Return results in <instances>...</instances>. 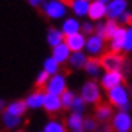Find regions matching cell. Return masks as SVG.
I'll list each match as a JSON object with an SVG mask.
<instances>
[{"instance_id": "44dd1931", "label": "cell", "mask_w": 132, "mask_h": 132, "mask_svg": "<svg viewBox=\"0 0 132 132\" xmlns=\"http://www.w3.org/2000/svg\"><path fill=\"white\" fill-rule=\"evenodd\" d=\"M79 28H80V24L74 18H68L64 21L62 24V34L64 36H70V34H76L79 33Z\"/></svg>"}, {"instance_id": "484cf974", "label": "cell", "mask_w": 132, "mask_h": 132, "mask_svg": "<svg viewBox=\"0 0 132 132\" xmlns=\"http://www.w3.org/2000/svg\"><path fill=\"white\" fill-rule=\"evenodd\" d=\"M49 82V74L45 70L40 71V74L37 76L36 82H34V89H39V90H45L46 92V85Z\"/></svg>"}, {"instance_id": "e0dca14e", "label": "cell", "mask_w": 132, "mask_h": 132, "mask_svg": "<svg viewBox=\"0 0 132 132\" xmlns=\"http://www.w3.org/2000/svg\"><path fill=\"white\" fill-rule=\"evenodd\" d=\"M85 46H86L88 52H89L92 56H96V55L104 49V40L100 39L98 36H95V34H92V36L88 39V42H86Z\"/></svg>"}, {"instance_id": "ffe728a7", "label": "cell", "mask_w": 132, "mask_h": 132, "mask_svg": "<svg viewBox=\"0 0 132 132\" xmlns=\"http://www.w3.org/2000/svg\"><path fill=\"white\" fill-rule=\"evenodd\" d=\"M85 71L88 73L89 76H98V73H100V62H98V56H89L88 60H86V64H85Z\"/></svg>"}, {"instance_id": "6da1fadb", "label": "cell", "mask_w": 132, "mask_h": 132, "mask_svg": "<svg viewBox=\"0 0 132 132\" xmlns=\"http://www.w3.org/2000/svg\"><path fill=\"white\" fill-rule=\"evenodd\" d=\"M98 62H100V67L104 68L107 73L122 71L126 64V55L122 54V52L117 54V52L107 51V52H104L98 56Z\"/></svg>"}, {"instance_id": "f1b7e54d", "label": "cell", "mask_w": 132, "mask_h": 132, "mask_svg": "<svg viewBox=\"0 0 132 132\" xmlns=\"http://www.w3.org/2000/svg\"><path fill=\"white\" fill-rule=\"evenodd\" d=\"M43 132H67V126L61 122L56 120H51L48 125L45 126V131Z\"/></svg>"}, {"instance_id": "d6a6232c", "label": "cell", "mask_w": 132, "mask_h": 132, "mask_svg": "<svg viewBox=\"0 0 132 132\" xmlns=\"http://www.w3.org/2000/svg\"><path fill=\"white\" fill-rule=\"evenodd\" d=\"M96 132H114V131H113V128H111V125H110V122H108V123H101V125L98 126Z\"/></svg>"}, {"instance_id": "ac0fdd59", "label": "cell", "mask_w": 132, "mask_h": 132, "mask_svg": "<svg viewBox=\"0 0 132 132\" xmlns=\"http://www.w3.org/2000/svg\"><path fill=\"white\" fill-rule=\"evenodd\" d=\"M52 58L58 64H64L70 58V51H68V48H67L64 43H61V45H58V46H55L52 49Z\"/></svg>"}, {"instance_id": "9c48e42d", "label": "cell", "mask_w": 132, "mask_h": 132, "mask_svg": "<svg viewBox=\"0 0 132 132\" xmlns=\"http://www.w3.org/2000/svg\"><path fill=\"white\" fill-rule=\"evenodd\" d=\"M113 107L107 104V102H100V104H96L95 105V114H94V117L96 119V122L101 125V123H108V120L113 117Z\"/></svg>"}, {"instance_id": "30bf717a", "label": "cell", "mask_w": 132, "mask_h": 132, "mask_svg": "<svg viewBox=\"0 0 132 132\" xmlns=\"http://www.w3.org/2000/svg\"><path fill=\"white\" fill-rule=\"evenodd\" d=\"M64 45H65L68 51H71L73 54L76 52H80L83 46L86 45L85 42V36L80 34V33H76V34H70V36H64Z\"/></svg>"}, {"instance_id": "52a82bcc", "label": "cell", "mask_w": 132, "mask_h": 132, "mask_svg": "<svg viewBox=\"0 0 132 132\" xmlns=\"http://www.w3.org/2000/svg\"><path fill=\"white\" fill-rule=\"evenodd\" d=\"M42 15H45L46 18H61V16H64V13H65V6H64V3L62 2H48V3H45L42 7Z\"/></svg>"}, {"instance_id": "3957f363", "label": "cell", "mask_w": 132, "mask_h": 132, "mask_svg": "<svg viewBox=\"0 0 132 132\" xmlns=\"http://www.w3.org/2000/svg\"><path fill=\"white\" fill-rule=\"evenodd\" d=\"M80 98L85 102H90V104H95V105L100 104V102H102L101 94H100V88H98V85H96L95 80H88L83 85Z\"/></svg>"}, {"instance_id": "d4e9b609", "label": "cell", "mask_w": 132, "mask_h": 132, "mask_svg": "<svg viewBox=\"0 0 132 132\" xmlns=\"http://www.w3.org/2000/svg\"><path fill=\"white\" fill-rule=\"evenodd\" d=\"M61 100V107H62V110H70L73 105V102H74V100H76V95L73 94L71 90L67 89L62 95L60 96Z\"/></svg>"}, {"instance_id": "1f68e13d", "label": "cell", "mask_w": 132, "mask_h": 132, "mask_svg": "<svg viewBox=\"0 0 132 132\" xmlns=\"http://www.w3.org/2000/svg\"><path fill=\"white\" fill-rule=\"evenodd\" d=\"M123 49L126 52L132 51V28L126 30V37H125V45H123Z\"/></svg>"}, {"instance_id": "277c9868", "label": "cell", "mask_w": 132, "mask_h": 132, "mask_svg": "<svg viewBox=\"0 0 132 132\" xmlns=\"http://www.w3.org/2000/svg\"><path fill=\"white\" fill-rule=\"evenodd\" d=\"M126 85L125 74L122 71H113V73H105L101 79V88L104 90H111L114 88H117L120 85Z\"/></svg>"}, {"instance_id": "7c38bea8", "label": "cell", "mask_w": 132, "mask_h": 132, "mask_svg": "<svg viewBox=\"0 0 132 132\" xmlns=\"http://www.w3.org/2000/svg\"><path fill=\"white\" fill-rule=\"evenodd\" d=\"M64 3V6H68L73 9V12L76 13L77 16H85L88 11H89V2H86V0H65V2H62Z\"/></svg>"}, {"instance_id": "836d02e7", "label": "cell", "mask_w": 132, "mask_h": 132, "mask_svg": "<svg viewBox=\"0 0 132 132\" xmlns=\"http://www.w3.org/2000/svg\"><path fill=\"white\" fill-rule=\"evenodd\" d=\"M122 21H123L126 25H129V27L132 28V13H129V12L123 13V16H122Z\"/></svg>"}, {"instance_id": "83f0119b", "label": "cell", "mask_w": 132, "mask_h": 132, "mask_svg": "<svg viewBox=\"0 0 132 132\" xmlns=\"http://www.w3.org/2000/svg\"><path fill=\"white\" fill-rule=\"evenodd\" d=\"M2 119H3V123H5V128L6 129H12V128H16V126L19 125V117H15V116H12V114L9 113H3V116H2Z\"/></svg>"}, {"instance_id": "8fae6325", "label": "cell", "mask_w": 132, "mask_h": 132, "mask_svg": "<svg viewBox=\"0 0 132 132\" xmlns=\"http://www.w3.org/2000/svg\"><path fill=\"white\" fill-rule=\"evenodd\" d=\"M126 3L125 0H114V2H110L107 5V12L105 15L108 16V19H116L117 16L123 15L126 9Z\"/></svg>"}, {"instance_id": "e575fe53", "label": "cell", "mask_w": 132, "mask_h": 132, "mask_svg": "<svg viewBox=\"0 0 132 132\" xmlns=\"http://www.w3.org/2000/svg\"><path fill=\"white\" fill-rule=\"evenodd\" d=\"M82 27H83V33H86V34H94V31H95V27H92L89 22H85Z\"/></svg>"}, {"instance_id": "f546056e", "label": "cell", "mask_w": 132, "mask_h": 132, "mask_svg": "<svg viewBox=\"0 0 132 132\" xmlns=\"http://www.w3.org/2000/svg\"><path fill=\"white\" fill-rule=\"evenodd\" d=\"M100 123L96 122V119L94 116H88L86 119H83V131H88V132H96Z\"/></svg>"}, {"instance_id": "7402d4cb", "label": "cell", "mask_w": 132, "mask_h": 132, "mask_svg": "<svg viewBox=\"0 0 132 132\" xmlns=\"http://www.w3.org/2000/svg\"><path fill=\"white\" fill-rule=\"evenodd\" d=\"M117 28H119L117 22H116L114 19H108L107 22L104 24V34H102V40H104V42L111 40V37H113V34L116 33Z\"/></svg>"}, {"instance_id": "d6986e66", "label": "cell", "mask_w": 132, "mask_h": 132, "mask_svg": "<svg viewBox=\"0 0 132 132\" xmlns=\"http://www.w3.org/2000/svg\"><path fill=\"white\" fill-rule=\"evenodd\" d=\"M48 43L52 48L58 46L61 43H64V34H62V31L56 30L55 27H51L48 30Z\"/></svg>"}, {"instance_id": "d590c367", "label": "cell", "mask_w": 132, "mask_h": 132, "mask_svg": "<svg viewBox=\"0 0 132 132\" xmlns=\"http://www.w3.org/2000/svg\"><path fill=\"white\" fill-rule=\"evenodd\" d=\"M3 110H5V101L0 100V111H3Z\"/></svg>"}, {"instance_id": "4fadbf2b", "label": "cell", "mask_w": 132, "mask_h": 132, "mask_svg": "<svg viewBox=\"0 0 132 132\" xmlns=\"http://www.w3.org/2000/svg\"><path fill=\"white\" fill-rule=\"evenodd\" d=\"M125 37H126V30L125 28H122V27H119L117 30H116V33L113 34V37H111V52H117V54H120L122 52V49H123V45H125Z\"/></svg>"}, {"instance_id": "cb8c5ba5", "label": "cell", "mask_w": 132, "mask_h": 132, "mask_svg": "<svg viewBox=\"0 0 132 132\" xmlns=\"http://www.w3.org/2000/svg\"><path fill=\"white\" fill-rule=\"evenodd\" d=\"M67 125L71 128L73 131H77V129H83V117L82 114L77 113H71L67 119Z\"/></svg>"}, {"instance_id": "8d00e7d4", "label": "cell", "mask_w": 132, "mask_h": 132, "mask_svg": "<svg viewBox=\"0 0 132 132\" xmlns=\"http://www.w3.org/2000/svg\"><path fill=\"white\" fill-rule=\"evenodd\" d=\"M16 132H24V131H16Z\"/></svg>"}, {"instance_id": "ba28073f", "label": "cell", "mask_w": 132, "mask_h": 132, "mask_svg": "<svg viewBox=\"0 0 132 132\" xmlns=\"http://www.w3.org/2000/svg\"><path fill=\"white\" fill-rule=\"evenodd\" d=\"M43 108H45V111L48 114L49 117H52L54 119L56 114L61 111V100L60 96L56 95H51V94H46L45 95V101H43Z\"/></svg>"}, {"instance_id": "5b68a950", "label": "cell", "mask_w": 132, "mask_h": 132, "mask_svg": "<svg viewBox=\"0 0 132 132\" xmlns=\"http://www.w3.org/2000/svg\"><path fill=\"white\" fill-rule=\"evenodd\" d=\"M110 125L114 132H129L132 129V119L126 111H119L113 116Z\"/></svg>"}, {"instance_id": "4316f807", "label": "cell", "mask_w": 132, "mask_h": 132, "mask_svg": "<svg viewBox=\"0 0 132 132\" xmlns=\"http://www.w3.org/2000/svg\"><path fill=\"white\" fill-rule=\"evenodd\" d=\"M45 71L48 73L49 76H55V74H58V70H60V64L56 62V61L51 56L48 60L45 61V68H43Z\"/></svg>"}, {"instance_id": "603a6c76", "label": "cell", "mask_w": 132, "mask_h": 132, "mask_svg": "<svg viewBox=\"0 0 132 132\" xmlns=\"http://www.w3.org/2000/svg\"><path fill=\"white\" fill-rule=\"evenodd\" d=\"M86 60H88V56L82 52H76V54H73L70 58H68V64L73 67V68H82L85 67L86 64Z\"/></svg>"}, {"instance_id": "2e32d148", "label": "cell", "mask_w": 132, "mask_h": 132, "mask_svg": "<svg viewBox=\"0 0 132 132\" xmlns=\"http://www.w3.org/2000/svg\"><path fill=\"white\" fill-rule=\"evenodd\" d=\"M27 104H25V100H16L15 102H11L9 105L5 107V111L9 114H12L15 117H21L24 116L25 111H27Z\"/></svg>"}, {"instance_id": "74e56055", "label": "cell", "mask_w": 132, "mask_h": 132, "mask_svg": "<svg viewBox=\"0 0 132 132\" xmlns=\"http://www.w3.org/2000/svg\"><path fill=\"white\" fill-rule=\"evenodd\" d=\"M131 95H132V88H131Z\"/></svg>"}, {"instance_id": "9a60e30c", "label": "cell", "mask_w": 132, "mask_h": 132, "mask_svg": "<svg viewBox=\"0 0 132 132\" xmlns=\"http://www.w3.org/2000/svg\"><path fill=\"white\" fill-rule=\"evenodd\" d=\"M45 95H46V92L45 90H39V89H33L30 95L27 96V100H25V104H27V107L30 108H39L43 105V101H45Z\"/></svg>"}, {"instance_id": "5bb4252c", "label": "cell", "mask_w": 132, "mask_h": 132, "mask_svg": "<svg viewBox=\"0 0 132 132\" xmlns=\"http://www.w3.org/2000/svg\"><path fill=\"white\" fill-rule=\"evenodd\" d=\"M107 12V6H105V2H101V0H96V2H92L89 5V11H88V15H89L90 19H101Z\"/></svg>"}, {"instance_id": "8992f818", "label": "cell", "mask_w": 132, "mask_h": 132, "mask_svg": "<svg viewBox=\"0 0 132 132\" xmlns=\"http://www.w3.org/2000/svg\"><path fill=\"white\" fill-rule=\"evenodd\" d=\"M67 90V86H65V77L62 73H58L52 77H49V82L46 85V94H51V95H56V96H61L64 92Z\"/></svg>"}, {"instance_id": "4dcf8cb0", "label": "cell", "mask_w": 132, "mask_h": 132, "mask_svg": "<svg viewBox=\"0 0 132 132\" xmlns=\"http://www.w3.org/2000/svg\"><path fill=\"white\" fill-rule=\"evenodd\" d=\"M70 110H71L73 113L82 114V111L85 110V101L80 98V96H76V100H74V102H73V105H71Z\"/></svg>"}, {"instance_id": "7a4b0ae2", "label": "cell", "mask_w": 132, "mask_h": 132, "mask_svg": "<svg viewBox=\"0 0 132 132\" xmlns=\"http://www.w3.org/2000/svg\"><path fill=\"white\" fill-rule=\"evenodd\" d=\"M107 98H108L110 105H114V107L120 108V111H126L129 108V98H128L126 89L123 86H117L114 89L108 90Z\"/></svg>"}]
</instances>
